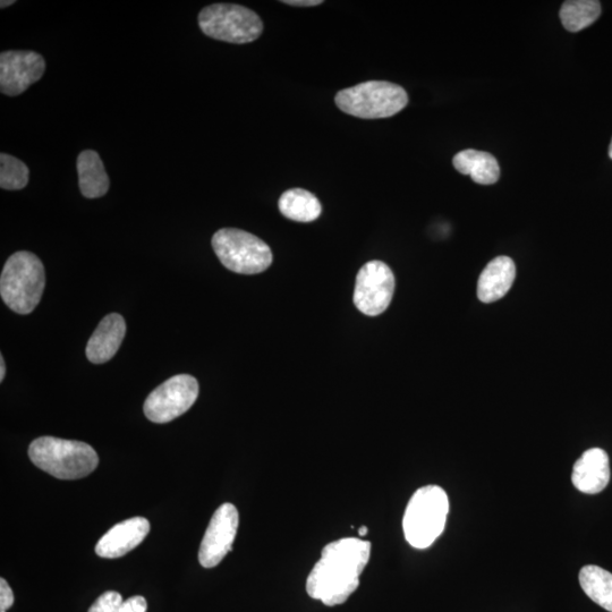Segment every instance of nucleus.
<instances>
[{
  "mask_svg": "<svg viewBox=\"0 0 612 612\" xmlns=\"http://www.w3.org/2000/svg\"><path fill=\"white\" fill-rule=\"evenodd\" d=\"M46 71L44 57L34 51L10 50L0 55V91L16 97L41 80Z\"/></svg>",
  "mask_w": 612,
  "mask_h": 612,
  "instance_id": "10",
  "label": "nucleus"
},
{
  "mask_svg": "<svg viewBox=\"0 0 612 612\" xmlns=\"http://www.w3.org/2000/svg\"><path fill=\"white\" fill-rule=\"evenodd\" d=\"M335 102L347 115L378 119L402 112L408 104V96L401 85L387 81H368L339 91Z\"/></svg>",
  "mask_w": 612,
  "mask_h": 612,
  "instance_id": "5",
  "label": "nucleus"
},
{
  "mask_svg": "<svg viewBox=\"0 0 612 612\" xmlns=\"http://www.w3.org/2000/svg\"><path fill=\"white\" fill-rule=\"evenodd\" d=\"M516 278V266L508 257L493 259L482 271L478 283V297L483 303H493L509 292Z\"/></svg>",
  "mask_w": 612,
  "mask_h": 612,
  "instance_id": "15",
  "label": "nucleus"
},
{
  "mask_svg": "<svg viewBox=\"0 0 612 612\" xmlns=\"http://www.w3.org/2000/svg\"><path fill=\"white\" fill-rule=\"evenodd\" d=\"M238 512L234 505H221L212 516L204 534L199 561L204 568H214L223 561L233 548L238 529Z\"/></svg>",
  "mask_w": 612,
  "mask_h": 612,
  "instance_id": "11",
  "label": "nucleus"
},
{
  "mask_svg": "<svg viewBox=\"0 0 612 612\" xmlns=\"http://www.w3.org/2000/svg\"><path fill=\"white\" fill-rule=\"evenodd\" d=\"M278 207L284 217L297 223H312L322 212L321 203L316 195L303 189H292L283 193Z\"/></svg>",
  "mask_w": 612,
  "mask_h": 612,
  "instance_id": "18",
  "label": "nucleus"
},
{
  "mask_svg": "<svg viewBox=\"0 0 612 612\" xmlns=\"http://www.w3.org/2000/svg\"><path fill=\"white\" fill-rule=\"evenodd\" d=\"M122 595L115 591H108L93 603L89 612H117L123 603Z\"/></svg>",
  "mask_w": 612,
  "mask_h": 612,
  "instance_id": "22",
  "label": "nucleus"
},
{
  "mask_svg": "<svg viewBox=\"0 0 612 612\" xmlns=\"http://www.w3.org/2000/svg\"><path fill=\"white\" fill-rule=\"evenodd\" d=\"M559 15L566 30L578 32L599 19L601 4L595 0H569L561 6Z\"/></svg>",
  "mask_w": 612,
  "mask_h": 612,
  "instance_id": "20",
  "label": "nucleus"
},
{
  "mask_svg": "<svg viewBox=\"0 0 612 612\" xmlns=\"http://www.w3.org/2000/svg\"><path fill=\"white\" fill-rule=\"evenodd\" d=\"M395 276L385 262L373 260L360 269L356 277L354 304L365 316L384 313L393 300Z\"/></svg>",
  "mask_w": 612,
  "mask_h": 612,
  "instance_id": "9",
  "label": "nucleus"
},
{
  "mask_svg": "<svg viewBox=\"0 0 612 612\" xmlns=\"http://www.w3.org/2000/svg\"><path fill=\"white\" fill-rule=\"evenodd\" d=\"M14 603V594L11 586L2 578L0 580V612H6Z\"/></svg>",
  "mask_w": 612,
  "mask_h": 612,
  "instance_id": "23",
  "label": "nucleus"
},
{
  "mask_svg": "<svg viewBox=\"0 0 612 612\" xmlns=\"http://www.w3.org/2000/svg\"><path fill=\"white\" fill-rule=\"evenodd\" d=\"M580 584L588 597L603 609L612 612V574L599 566L581 569Z\"/></svg>",
  "mask_w": 612,
  "mask_h": 612,
  "instance_id": "19",
  "label": "nucleus"
},
{
  "mask_svg": "<svg viewBox=\"0 0 612 612\" xmlns=\"http://www.w3.org/2000/svg\"><path fill=\"white\" fill-rule=\"evenodd\" d=\"M289 6H297V7H313L321 5V0H287V2H283Z\"/></svg>",
  "mask_w": 612,
  "mask_h": 612,
  "instance_id": "25",
  "label": "nucleus"
},
{
  "mask_svg": "<svg viewBox=\"0 0 612 612\" xmlns=\"http://www.w3.org/2000/svg\"><path fill=\"white\" fill-rule=\"evenodd\" d=\"M13 4H15V2H13V0H11V2H5V0H3V2L0 3V7L5 8V7L11 6Z\"/></svg>",
  "mask_w": 612,
  "mask_h": 612,
  "instance_id": "28",
  "label": "nucleus"
},
{
  "mask_svg": "<svg viewBox=\"0 0 612 612\" xmlns=\"http://www.w3.org/2000/svg\"><path fill=\"white\" fill-rule=\"evenodd\" d=\"M126 334V323L121 314L110 313L101 320L87 345L88 360L102 364L112 360L121 347Z\"/></svg>",
  "mask_w": 612,
  "mask_h": 612,
  "instance_id": "14",
  "label": "nucleus"
},
{
  "mask_svg": "<svg viewBox=\"0 0 612 612\" xmlns=\"http://www.w3.org/2000/svg\"><path fill=\"white\" fill-rule=\"evenodd\" d=\"M572 481L577 490L588 495L605 490L610 481L609 456L605 450H586L574 465Z\"/></svg>",
  "mask_w": 612,
  "mask_h": 612,
  "instance_id": "13",
  "label": "nucleus"
},
{
  "mask_svg": "<svg viewBox=\"0 0 612 612\" xmlns=\"http://www.w3.org/2000/svg\"><path fill=\"white\" fill-rule=\"evenodd\" d=\"M609 156L612 159V141H611L610 148H609Z\"/></svg>",
  "mask_w": 612,
  "mask_h": 612,
  "instance_id": "29",
  "label": "nucleus"
},
{
  "mask_svg": "<svg viewBox=\"0 0 612 612\" xmlns=\"http://www.w3.org/2000/svg\"><path fill=\"white\" fill-rule=\"evenodd\" d=\"M29 180L30 170L23 161L4 152L0 155V187L3 190H22Z\"/></svg>",
  "mask_w": 612,
  "mask_h": 612,
  "instance_id": "21",
  "label": "nucleus"
},
{
  "mask_svg": "<svg viewBox=\"0 0 612 612\" xmlns=\"http://www.w3.org/2000/svg\"><path fill=\"white\" fill-rule=\"evenodd\" d=\"M212 248L220 262L236 274L257 275L272 263L268 244L241 229H220L212 237Z\"/></svg>",
  "mask_w": 612,
  "mask_h": 612,
  "instance_id": "6",
  "label": "nucleus"
},
{
  "mask_svg": "<svg viewBox=\"0 0 612 612\" xmlns=\"http://www.w3.org/2000/svg\"><path fill=\"white\" fill-rule=\"evenodd\" d=\"M449 501L444 489L427 486L413 495L405 510L403 529L412 547L425 549L445 530Z\"/></svg>",
  "mask_w": 612,
  "mask_h": 612,
  "instance_id": "4",
  "label": "nucleus"
},
{
  "mask_svg": "<svg viewBox=\"0 0 612 612\" xmlns=\"http://www.w3.org/2000/svg\"><path fill=\"white\" fill-rule=\"evenodd\" d=\"M198 396V380L189 374H178L152 391L143 411L153 423H168L189 411Z\"/></svg>",
  "mask_w": 612,
  "mask_h": 612,
  "instance_id": "8",
  "label": "nucleus"
},
{
  "mask_svg": "<svg viewBox=\"0 0 612 612\" xmlns=\"http://www.w3.org/2000/svg\"><path fill=\"white\" fill-rule=\"evenodd\" d=\"M370 556L371 543L367 541L346 538L329 543L308 577L306 591L328 607L343 605L359 588Z\"/></svg>",
  "mask_w": 612,
  "mask_h": 612,
  "instance_id": "1",
  "label": "nucleus"
},
{
  "mask_svg": "<svg viewBox=\"0 0 612 612\" xmlns=\"http://www.w3.org/2000/svg\"><path fill=\"white\" fill-rule=\"evenodd\" d=\"M150 532L147 518L134 517L119 523L102 537L96 547L99 557L115 559L140 546Z\"/></svg>",
  "mask_w": 612,
  "mask_h": 612,
  "instance_id": "12",
  "label": "nucleus"
},
{
  "mask_svg": "<svg viewBox=\"0 0 612 612\" xmlns=\"http://www.w3.org/2000/svg\"><path fill=\"white\" fill-rule=\"evenodd\" d=\"M148 605L143 597H132L122 603L117 612H147Z\"/></svg>",
  "mask_w": 612,
  "mask_h": 612,
  "instance_id": "24",
  "label": "nucleus"
},
{
  "mask_svg": "<svg viewBox=\"0 0 612 612\" xmlns=\"http://www.w3.org/2000/svg\"><path fill=\"white\" fill-rule=\"evenodd\" d=\"M459 173L471 176L475 183L492 185L499 181L500 167L495 157L488 152L467 149L457 153L453 159Z\"/></svg>",
  "mask_w": 612,
  "mask_h": 612,
  "instance_id": "17",
  "label": "nucleus"
},
{
  "mask_svg": "<svg viewBox=\"0 0 612 612\" xmlns=\"http://www.w3.org/2000/svg\"><path fill=\"white\" fill-rule=\"evenodd\" d=\"M5 374H6V365H5V360H4V356H0V381H4L5 379Z\"/></svg>",
  "mask_w": 612,
  "mask_h": 612,
  "instance_id": "26",
  "label": "nucleus"
},
{
  "mask_svg": "<svg viewBox=\"0 0 612 612\" xmlns=\"http://www.w3.org/2000/svg\"><path fill=\"white\" fill-rule=\"evenodd\" d=\"M29 456L40 470L59 480L85 478L99 464L96 450L90 445L54 437H41L32 441Z\"/></svg>",
  "mask_w": 612,
  "mask_h": 612,
  "instance_id": "2",
  "label": "nucleus"
},
{
  "mask_svg": "<svg viewBox=\"0 0 612 612\" xmlns=\"http://www.w3.org/2000/svg\"><path fill=\"white\" fill-rule=\"evenodd\" d=\"M79 185L84 198L98 199L107 194L110 186L104 164L93 150H84L78 157Z\"/></svg>",
  "mask_w": 612,
  "mask_h": 612,
  "instance_id": "16",
  "label": "nucleus"
},
{
  "mask_svg": "<svg viewBox=\"0 0 612 612\" xmlns=\"http://www.w3.org/2000/svg\"><path fill=\"white\" fill-rule=\"evenodd\" d=\"M198 20L206 36L229 44H250L263 31L260 16L241 5L214 4L204 7Z\"/></svg>",
  "mask_w": 612,
  "mask_h": 612,
  "instance_id": "7",
  "label": "nucleus"
},
{
  "mask_svg": "<svg viewBox=\"0 0 612 612\" xmlns=\"http://www.w3.org/2000/svg\"><path fill=\"white\" fill-rule=\"evenodd\" d=\"M45 286V268L36 254L20 251L6 261L0 276V295L12 311L30 314L40 303Z\"/></svg>",
  "mask_w": 612,
  "mask_h": 612,
  "instance_id": "3",
  "label": "nucleus"
},
{
  "mask_svg": "<svg viewBox=\"0 0 612 612\" xmlns=\"http://www.w3.org/2000/svg\"><path fill=\"white\" fill-rule=\"evenodd\" d=\"M369 532V529L367 526H362L360 527L359 533L361 535V537H364V535H367Z\"/></svg>",
  "mask_w": 612,
  "mask_h": 612,
  "instance_id": "27",
  "label": "nucleus"
}]
</instances>
